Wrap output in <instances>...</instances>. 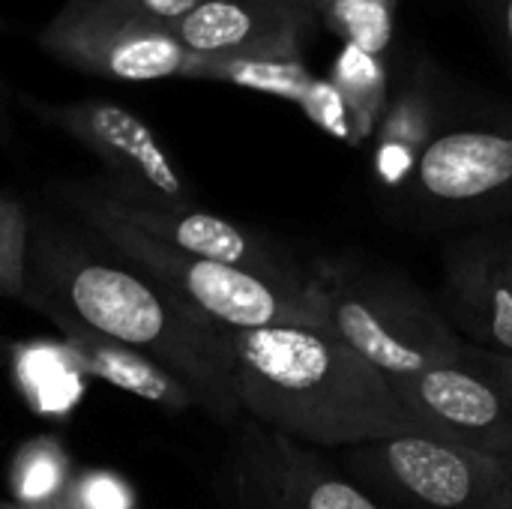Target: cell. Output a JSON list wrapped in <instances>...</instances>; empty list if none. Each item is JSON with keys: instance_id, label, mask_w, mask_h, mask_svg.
I'll use <instances>...</instances> for the list:
<instances>
[{"instance_id": "ac0fdd59", "label": "cell", "mask_w": 512, "mask_h": 509, "mask_svg": "<svg viewBox=\"0 0 512 509\" xmlns=\"http://www.w3.org/2000/svg\"><path fill=\"white\" fill-rule=\"evenodd\" d=\"M72 459L57 438L39 435L21 444L9 465L12 504L21 509L45 507L72 492Z\"/></svg>"}, {"instance_id": "e0dca14e", "label": "cell", "mask_w": 512, "mask_h": 509, "mask_svg": "<svg viewBox=\"0 0 512 509\" xmlns=\"http://www.w3.org/2000/svg\"><path fill=\"white\" fill-rule=\"evenodd\" d=\"M396 57L390 60V57L360 51L354 45H342L330 63L327 78L345 96V102L354 114V123H357L360 144L372 141L375 126L384 114V105L390 99L393 78H396Z\"/></svg>"}, {"instance_id": "83f0119b", "label": "cell", "mask_w": 512, "mask_h": 509, "mask_svg": "<svg viewBox=\"0 0 512 509\" xmlns=\"http://www.w3.org/2000/svg\"><path fill=\"white\" fill-rule=\"evenodd\" d=\"M303 3H306V6H312L315 12H321V6H324L327 0H303Z\"/></svg>"}, {"instance_id": "5bb4252c", "label": "cell", "mask_w": 512, "mask_h": 509, "mask_svg": "<svg viewBox=\"0 0 512 509\" xmlns=\"http://www.w3.org/2000/svg\"><path fill=\"white\" fill-rule=\"evenodd\" d=\"M318 24L303 0H204L171 30L198 57H303Z\"/></svg>"}, {"instance_id": "cb8c5ba5", "label": "cell", "mask_w": 512, "mask_h": 509, "mask_svg": "<svg viewBox=\"0 0 512 509\" xmlns=\"http://www.w3.org/2000/svg\"><path fill=\"white\" fill-rule=\"evenodd\" d=\"M468 363H471L483 378H489L504 396H510L512 399V357L468 345Z\"/></svg>"}, {"instance_id": "2e32d148", "label": "cell", "mask_w": 512, "mask_h": 509, "mask_svg": "<svg viewBox=\"0 0 512 509\" xmlns=\"http://www.w3.org/2000/svg\"><path fill=\"white\" fill-rule=\"evenodd\" d=\"M186 78L192 81H216L255 93H267L276 99L300 102L309 81L315 78L306 66V57H198L192 54Z\"/></svg>"}, {"instance_id": "603a6c76", "label": "cell", "mask_w": 512, "mask_h": 509, "mask_svg": "<svg viewBox=\"0 0 512 509\" xmlns=\"http://www.w3.org/2000/svg\"><path fill=\"white\" fill-rule=\"evenodd\" d=\"M512 72V0H462Z\"/></svg>"}, {"instance_id": "8992f818", "label": "cell", "mask_w": 512, "mask_h": 509, "mask_svg": "<svg viewBox=\"0 0 512 509\" xmlns=\"http://www.w3.org/2000/svg\"><path fill=\"white\" fill-rule=\"evenodd\" d=\"M372 498L405 509H512V468L429 435H399L342 453Z\"/></svg>"}, {"instance_id": "ba28073f", "label": "cell", "mask_w": 512, "mask_h": 509, "mask_svg": "<svg viewBox=\"0 0 512 509\" xmlns=\"http://www.w3.org/2000/svg\"><path fill=\"white\" fill-rule=\"evenodd\" d=\"M21 105L39 123L63 132L66 138L90 150L105 165V180L123 195L168 207L198 204L189 180L180 174L165 144L126 105L111 99L48 102L36 96H21Z\"/></svg>"}, {"instance_id": "8fae6325", "label": "cell", "mask_w": 512, "mask_h": 509, "mask_svg": "<svg viewBox=\"0 0 512 509\" xmlns=\"http://www.w3.org/2000/svg\"><path fill=\"white\" fill-rule=\"evenodd\" d=\"M231 486L243 509H387L312 447L252 420L237 426Z\"/></svg>"}, {"instance_id": "484cf974", "label": "cell", "mask_w": 512, "mask_h": 509, "mask_svg": "<svg viewBox=\"0 0 512 509\" xmlns=\"http://www.w3.org/2000/svg\"><path fill=\"white\" fill-rule=\"evenodd\" d=\"M6 24L0 18V36H3ZM12 138V114H9V87H6V78L0 72V141H9Z\"/></svg>"}, {"instance_id": "4316f807", "label": "cell", "mask_w": 512, "mask_h": 509, "mask_svg": "<svg viewBox=\"0 0 512 509\" xmlns=\"http://www.w3.org/2000/svg\"><path fill=\"white\" fill-rule=\"evenodd\" d=\"M33 509H78V507H75L72 495H66V498H60V501H54V504H45V507H33Z\"/></svg>"}, {"instance_id": "9a60e30c", "label": "cell", "mask_w": 512, "mask_h": 509, "mask_svg": "<svg viewBox=\"0 0 512 509\" xmlns=\"http://www.w3.org/2000/svg\"><path fill=\"white\" fill-rule=\"evenodd\" d=\"M45 318L60 330L63 345L72 357V366L84 375H93L117 390H126L144 402H153L171 414L198 408L192 393L159 363H153L150 357L111 342L105 336L90 333L87 327L75 324L72 318L60 315V312H45Z\"/></svg>"}, {"instance_id": "44dd1931", "label": "cell", "mask_w": 512, "mask_h": 509, "mask_svg": "<svg viewBox=\"0 0 512 509\" xmlns=\"http://www.w3.org/2000/svg\"><path fill=\"white\" fill-rule=\"evenodd\" d=\"M303 108V114L330 138L348 144V147H363L360 135H357V123L354 114L345 102V96L336 90V84L327 75H315L303 93V99L297 102Z\"/></svg>"}, {"instance_id": "ffe728a7", "label": "cell", "mask_w": 512, "mask_h": 509, "mask_svg": "<svg viewBox=\"0 0 512 509\" xmlns=\"http://www.w3.org/2000/svg\"><path fill=\"white\" fill-rule=\"evenodd\" d=\"M30 234L33 225L21 201L0 195V297L21 300L27 291Z\"/></svg>"}, {"instance_id": "6da1fadb", "label": "cell", "mask_w": 512, "mask_h": 509, "mask_svg": "<svg viewBox=\"0 0 512 509\" xmlns=\"http://www.w3.org/2000/svg\"><path fill=\"white\" fill-rule=\"evenodd\" d=\"M216 333L243 420L306 447L339 450L429 435L390 378L327 330L216 324Z\"/></svg>"}, {"instance_id": "5b68a950", "label": "cell", "mask_w": 512, "mask_h": 509, "mask_svg": "<svg viewBox=\"0 0 512 509\" xmlns=\"http://www.w3.org/2000/svg\"><path fill=\"white\" fill-rule=\"evenodd\" d=\"M393 222L456 234L512 219V102L471 99L438 129L408 186L387 201Z\"/></svg>"}, {"instance_id": "52a82bcc", "label": "cell", "mask_w": 512, "mask_h": 509, "mask_svg": "<svg viewBox=\"0 0 512 509\" xmlns=\"http://www.w3.org/2000/svg\"><path fill=\"white\" fill-rule=\"evenodd\" d=\"M39 45L75 72L132 84L186 78L192 60L174 30L132 0H66L42 27Z\"/></svg>"}, {"instance_id": "7c38bea8", "label": "cell", "mask_w": 512, "mask_h": 509, "mask_svg": "<svg viewBox=\"0 0 512 509\" xmlns=\"http://www.w3.org/2000/svg\"><path fill=\"white\" fill-rule=\"evenodd\" d=\"M462 93L465 90L453 84L429 54L399 48L393 90L372 135V183L384 204L408 186L420 156L453 114Z\"/></svg>"}, {"instance_id": "f1b7e54d", "label": "cell", "mask_w": 512, "mask_h": 509, "mask_svg": "<svg viewBox=\"0 0 512 509\" xmlns=\"http://www.w3.org/2000/svg\"><path fill=\"white\" fill-rule=\"evenodd\" d=\"M0 509H21L18 504H12V501H0Z\"/></svg>"}, {"instance_id": "4fadbf2b", "label": "cell", "mask_w": 512, "mask_h": 509, "mask_svg": "<svg viewBox=\"0 0 512 509\" xmlns=\"http://www.w3.org/2000/svg\"><path fill=\"white\" fill-rule=\"evenodd\" d=\"M429 438L450 441L512 468V399L468 360L390 381Z\"/></svg>"}, {"instance_id": "d4e9b609", "label": "cell", "mask_w": 512, "mask_h": 509, "mask_svg": "<svg viewBox=\"0 0 512 509\" xmlns=\"http://www.w3.org/2000/svg\"><path fill=\"white\" fill-rule=\"evenodd\" d=\"M138 9H144L150 18L162 21L165 27H174L177 21H183L192 9H198L204 0H132Z\"/></svg>"}, {"instance_id": "30bf717a", "label": "cell", "mask_w": 512, "mask_h": 509, "mask_svg": "<svg viewBox=\"0 0 512 509\" xmlns=\"http://www.w3.org/2000/svg\"><path fill=\"white\" fill-rule=\"evenodd\" d=\"M432 297L468 345L512 357V219L447 234Z\"/></svg>"}, {"instance_id": "9c48e42d", "label": "cell", "mask_w": 512, "mask_h": 509, "mask_svg": "<svg viewBox=\"0 0 512 509\" xmlns=\"http://www.w3.org/2000/svg\"><path fill=\"white\" fill-rule=\"evenodd\" d=\"M75 195L84 201L102 207L105 213L123 219L126 225L150 234L153 240H162L180 252H189L204 261H216L225 267H237L255 276H264L270 282L282 285H309L312 282V264H300L282 243L231 222L225 216L207 213L198 204L195 207H168L144 198L123 195L114 189L105 177L66 183Z\"/></svg>"}, {"instance_id": "7402d4cb", "label": "cell", "mask_w": 512, "mask_h": 509, "mask_svg": "<svg viewBox=\"0 0 512 509\" xmlns=\"http://www.w3.org/2000/svg\"><path fill=\"white\" fill-rule=\"evenodd\" d=\"M69 495L78 509H135V495L126 480L105 471L75 477Z\"/></svg>"}, {"instance_id": "277c9868", "label": "cell", "mask_w": 512, "mask_h": 509, "mask_svg": "<svg viewBox=\"0 0 512 509\" xmlns=\"http://www.w3.org/2000/svg\"><path fill=\"white\" fill-rule=\"evenodd\" d=\"M54 198L63 207H69L84 222V228L93 231L114 255H120L135 273L150 279L186 312H195L213 324L234 327V330H261V327L327 330L324 306L312 282L282 285L237 267H225L180 252L126 225L123 219L105 213L102 207L84 201L66 183L54 186Z\"/></svg>"}, {"instance_id": "7a4b0ae2", "label": "cell", "mask_w": 512, "mask_h": 509, "mask_svg": "<svg viewBox=\"0 0 512 509\" xmlns=\"http://www.w3.org/2000/svg\"><path fill=\"white\" fill-rule=\"evenodd\" d=\"M21 300L39 315L60 312L90 333L150 357L222 426L243 423L216 324L177 306L141 273L90 255L57 228L36 225Z\"/></svg>"}, {"instance_id": "d6986e66", "label": "cell", "mask_w": 512, "mask_h": 509, "mask_svg": "<svg viewBox=\"0 0 512 509\" xmlns=\"http://www.w3.org/2000/svg\"><path fill=\"white\" fill-rule=\"evenodd\" d=\"M399 6L402 0H327L318 21L342 45L393 60L399 54Z\"/></svg>"}, {"instance_id": "3957f363", "label": "cell", "mask_w": 512, "mask_h": 509, "mask_svg": "<svg viewBox=\"0 0 512 509\" xmlns=\"http://www.w3.org/2000/svg\"><path fill=\"white\" fill-rule=\"evenodd\" d=\"M327 330L381 375L411 378L468 360V342L402 267L339 252L312 264Z\"/></svg>"}]
</instances>
